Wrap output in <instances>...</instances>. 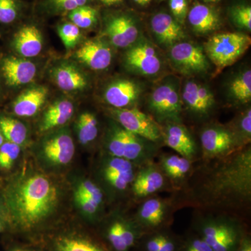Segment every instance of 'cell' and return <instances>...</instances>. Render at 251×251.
Returning a JSON list of instances; mask_svg holds the SVG:
<instances>
[{"label": "cell", "instance_id": "obj_1", "mask_svg": "<svg viewBox=\"0 0 251 251\" xmlns=\"http://www.w3.org/2000/svg\"><path fill=\"white\" fill-rule=\"evenodd\" d=\"M59 198L58 188L45 175L32 174L18 179L7 196L11 230L36 242L45 233Z\"/></svg>", "mask_w": 251, "mask_h": 251}, {"label": "cell", "instance_id": "obj_2", "mask_svg": "<svg viewBox=\"0 0 251 251\" xmlns=\"http://www.w3.org/2000/svg\"><path fill=\"white\" fill-rule=\"evenodd\" d=\"M218 168L203 188L204 201L220 206L250 201L251 149L231 156Z\"/></svg>", "mask_w": 251, "mask_h": 251}, {"label": "cell", "instance_id": "obj_3", "mask_svg": "<svg viewBox=\"0 0 251 251\" xmlns=\"http://www.w3.org/2000/svg\"><path fill=\"white\" fill-rule=\"evenodd\" d=\"M196 233L214 251H236L242 238L248 233L240 223L231 219H206L198 222Z\"/></svg>", "mask_w": 251, "mask_h": 251}, {"label": "cell", "instance_id": "obj_4", "mask_svg": "<svg viewBox=\"0 0 251 251\" xmlns=\"http://www.w3.org/2000/svg\"><path fill=\"white\" fill-rule=\"evenodd\" d=\"M251 37L239 32L214 34L204 44L206 57L215 65L216 74L234 64L249 50Z\"/></svg>", "mask_w": 251, "mask_h": 251}, {"label": "cell", "instance_id": "obj_5", "mask_svg": "<svg viewBox=\"0 0 251 251\" xmlns=\"http://www.w3.org/2000/svg\"><path fill=\"white\" fill-rule=\"evenodd\" d=\"M37 242L43 251H111L101 239L77 228L47 232Z\"/></svg>", "mask_w": 251, "mask_h": 251}, {"label": "cell", "instance_id": "obj_6", "mask_svg": "<svg viewBox=\"0 0 251 251\" xmlns=\"http://www.w3.org/2000/svg\"><path fill=\"white\" fill-rule=\"evenodd\" d=\"M150 143H153L127 131L122 126L115 127L109 138L108 148L112 156L130 162H144L153 153Z\"/></svg>", "mask_w": 251, "mask_h": 251}, {"label": "cell", "instance_id": "obj_7", "mask_svg": "<svg viewBox=\"0 0 251 251\" xmlns=\"http://www.w3.org/2000/svg\"><path fill=\"white\" fill-rule=\"evenodd\" d=\"M149 106L159 121H178L181 100L176 82L168 81L157 86L150 96Z\"/></svg>", "mask_w": 251, "mask_h": 251}, {"label": "cell", "instance_id": "obj_8", "mask_svg": "<svg viewBox=\"0 0 251 251\" xmlns=\"http://www.w3.org/2000/svg\"><path fill=\"white\" fill-rule=\"evenodd\" d=\"M115 117L122 128L151 143L162 138V132L154 120L136 108L116 109Z\"/></svg>", "mask_w": 251, "mask_h": 251}, {"label": "cell", "instance_id": "obj_9", "mask_svg": "<svg viewBox=\"0 0 251 251\" xmlns=\"http://www.w3.org/2000/svg\"><path fill=\"white\" fill-rule=\"evenodd\" d=\"M144 234L137 223L115 220L104 228L100 239L111 251H130Z\"/></svg>", "mask_w": 251, "mask_h": 251}, {"label": "cell", "instance_id": "obj_10", "mask_svg": "<svg viewBox=\"0 0 251 251\" xmlns=\"http://www.w3.org/2000/svg\"><path fill=\"white\" fill-rule=\"evenodd\" d=\"M169 55L175 68L186 75L204 74L210 67L202 49L191 43L175 44L171 47Z\"/></svg>", "mask_w": 251, "mask_h": 251}, {"label": "cell", "instance_id": "obj_11", "mask_svg": "<svg viewBox=\"0 0 251 251\" xmlns=\"http://www.w3.org/2000/svg\"><path fill=\"white\" fill-rule=\"evenodd\" d=\"M201 144L206 156H227L242 145L233 130L222 126L206 128L201 133Z\"/></svg>", "mask_w": 251, "mask_h": 251}, {"label": "cell", "instance_id": "obj_12", "mask_svg": "<svg viewBox=\"0 0 251 251\" xmlns=\"http://www.w3.org/2000/svg\"><path fill=\"white\" fill-rule=\"evenodd\" d=\"M125 62L137 74L147 76L156 75L162 67L161 60L156 49L145 41H140L127 51Z\"/></svg>", "mask_w": 251, "mask_h": 251}, {"label": "cell", "instance_id": "obj_13", "mask_svg": "<svg viewBox=\"0 0 251 251\" xmlns=\"http://www.w3.org/2000/svg\"><path fill=\"white\" fill-rule=\"evenodd\" d=\"M182 99L188 110L198 116L208 115L215 105V99L211 91L206 86L193 80L185 84Z\"/></svg>", "mask_w": 251, "mask_h": 251}, {"label": "cell", "instance_id": "obj_14", "mask_svg": "<svg viewBox=\"0 0 251 251\" xmlns=\"http://www.w3.org/2000/svg\"><path fill=\"white\" fill-rule=\"evenodd\" d=\"M142 87L133 80H119L107 87L104 94L105 101L117 109L128 108L139 100Z\"/></svg>", "mask_w": 251, "mask_h": 251}, {"label": "cell", "instance_id": "obj_15", "mask_svg": "<svg viewBox=\"0 0 251 251\" xmlns=\"http://www.w3.org/2000/svg\"><path fill=\"white\" fill-rule=\"evenodd\" d=\"M151 27L158 42L167 47H172L185 38L180 23L166 13H158L153 16Z\"/></svg>", "mask_w": 251, "mask_h": 251}, {"label": "cell", "instance_id": "obj_16", "mask_svg": "<svg viewBox=\"0 0 251 251\" xmlns=\"http://www.w3.org/2000/svg\"><path fill=\"white\" fill-rule=\"evenodd\" d=\"M105 33L114 46L126 48L137 40L139 30L131 18L119 16L109 21Z\"/></svg>", "mask_w": 251, "mask_h": 251}, {"label": "cell", "instance_id": "obj_17", "mask_svg": "<svg viewBox=\"0 0 251 251\" xmlns=\"http://www.w3.org/2000/svg\"><path fill=\"white\" fill-rule=\"evenodd\" d=\"M165 213L166 206L161 201L156 198L148 200L140 207L137 224L145 234L165 229Z\"/></svg>", "mask_w": 251, "mask_h": 251}, {"label": "cell", "instance_id": "obj_18", "mask_svg": "<svg viewBox=\"0 0 251 251\" xmlns=\"http://www.w3.org/2000/svg\"><path fill=\"white\" fill-rule=\"evenodd\" d=\"M76 57L87 67L96 71L107 69L112 62L111 50L99 41L85 42L77 51Z\"/></svg>", "mask_w": 251, "mask_h": 251}, {"label": "cell", "instance_id": "obj_19", "mask_svg": "<svg viewBox=\"0 0 251 251\" xmlns=\"http://www.w3.org/2000/svg\"><path fill=\"white\" fill-rule=\"evenodd\" d=\"M3 75L8 85L20 86L29 83L36 76L35 64L27 59L9 57L3 61Z\"/></svg>", "mask_w": 251, "mask_h": 251}, {"label": "cell", "instance_id": "obj_20", "mask_svg": "<svg viewBox=\"0 0 251 251\" xmlns=\"http://www.w3.org/2000/svg\"><path fill=\"white\" fill-rule=\"evenodd\" d=\"M103 173L109 184L118 191L126 189L135 178L131 162L117 157L113 156L109 160L104 168Z\"/></svg>", "mask_w": 251, "mask_h": 251}, {"label": "cell", "instance_id": "obj_21", "mask_svg": "<svg viewBox=\"0 0 251 251\" xmlns=\"http://www.w3.org/2000/svg\"><path fill=\"white\" fill-rule=\"evenodd\" d=\"M44 153L53 164H68L75 153V145L72 137L65 133L54 135L44 145Z\"/></svg>", "mask_w": 251, "mask_h": 251}, {"label": "cell", "instance_id": "obj_22", "mask_svg": "<svg viewBox=\"0 0 251 251\" xmlns=\"http://www.w3.org/2000/svg\"><path fill=\"white\" fill-rule=\"evenodd\" d=\"M165 140L168 147L180 156L191 160L196 151V143L184 126L171 123L166 127Z\"/></svg>", "mask_w": 251, "mask_h": 251}, {"label": "cell", "instance_id": "obj_23", "mask_svg": "<svg viewBox=\"0 0 251 251\" xmlns=\"http://www.w3.org/2000/svg\"><path fill=\"white\" fill-rule=\"evenodd\" d=\"M188 22L197 34H206L219 29L221 19L214 9L206 5L198 4L190 10Z\"/></svg>", "mask_w": 251, "mask_h": 251}, {"label": "cell", "instance_id": "obj_24", "mask_svg": "<svg viewBox=\"0 0 251 251\" xmlns=\"http://www.w3.org/2000/svg\"><path fill=\"white\" fill-rule=\"evenodd\" d=\"M132 183L135 196L144 198L159 191L164 186L165 180L161 172L150 166L142 169Z\"/></svg>", "mask_w": 251, "mask_h": 251}, {"label": "cell", "instance_id": "obj_25", "mask_svg": "<svg viewBox=\"0 0 251 251\" xmlns=\"http://www.w3.org/2000/svg\"><path fill=\"white\" fill-rule=\"evenodd\" d=\"M14 47L25 57H34L42 50V36L35 26H25L18 31L14 39Z\"/></svg>", "mask_w": 251, "mask_h": 251}, {"label": "cell", "instance_id": "obj_26", "mask_svg": "<svg viewBox=\"0 0 251 251\" xmlns=\"http://www.w3.org/2000/svg\"><path fill=\"white\" fill-rule=\"evenodd\" d=\"M47 95L48 90L46 87H34L26 91L15 101L14 113L19 117L33 116L44 105Z\"/></svg>", "mask_w": 251, "mask_h": 251}, {"label": "cell", "instance_id": "obj_27", "mask_svg": "<svg viewBox=\"0 0 251 251\" xmlns=\"http://www.w3.org/2000/svg\"><path fill=\"white\" fill-rule=\"evenodd\" d=\"M74 105L67 100L56 102L46 112L41 125V130H49L65 125L73 116Z\"/></svg>", "mask_w": 251, "mask_h": 251}, {"label": "cell", "instance_id": "obj_28", "mask_svg": "<svg viewBox=\"0 0 251 251\" xmlns=\"http://www.w3.org/2000/svg\"><path fill=\"white\" fill-rule=\"evenodd\" d=\"M54 77L59 88L67 92L82 90L87 85L83 74L71 66L59 67L56 71Z\"/></svg>", "mask_w": 251, "mask_h": 251}, {"label": "cell", "instance_id": "obj_29", "mask_svg": "<svg viewBox=\"0 0 251 251\" xmlns=\"http://www.w3.org/2000/svg\"><path fill=\"white\" fill-rule=\"evenodd\" d=\"M230 98L237 103H249L251 99V72L244 71L231 81L228 87Z\"/></svg>", "mask_w": 251, "mask_h": 251}, {"label": "cell", "instance_id": "obj_30", "mask_svg": "<svg viewBox=\"0 0 251 251\" xmlns=\"http://www.w3.org/2000/svg\"><path fill=\"white\" fill-rule=\"evenodd\" d=\"M161 166L163 171L173 179L184 178L191 168V161L178 155H168L163 157Z\"/></svg>", "mask_w": 251, "mask_h": 251}, {"label": "cell", "instance_id": "obj_31", "mask_svg": "<svg viewBox=\"0 0 251 251\" xmlns=\"http://www.w3.org/2000/svg\"><path fill=\"white\" fill-rule=\"evenodd\" d=\"M0 131L11 143L22 145L27 138V128L21 122L9 117L0 119Z\"/></svg>", "mask_w": 251, "mask_h": 251}, {"label": "cell", "instance_id": "obj_32", "mask_svg": "<svg viewBox=\"0 0 251 251\" xmlns=\"http://www.w3.org/2000/svg\"><path fill=\"white\" fill-rule=\"evenodd\" d=\"M98 121L93 114L82 113L77 121V134L82 145H87L96 139L98 135Z\"/></svg>", "mask_w": 251, "mask_h": 251}, {"label": "cell", "instance_id": "obj_33", "mask_svg": "<svg viewBox=\"0 0 251 251\" xmlns=\"http://www.w3.org/2000/svg\"><path fill=\"white\" fill-rule=\"evenodd\" d=\"M69 18L73 24L77 27L87 29L92 27L97 23V10L90 6H81L71 11Z\"/></svg>", "mask_w": 251, "mask_h": 251}, {"label": "cell", "instance_id": "obj_34", "mask_svg": "<svg viewBox=\"0 0 251 251\" xmlns=\"http://www.w3.org/2000/svg\"><path fill=\"white\" fill-rule=\"evenodd\" d=\"M20 153V145L9 141L3 143L0 146V168L10 169L19 156Z\"/></svg>", "mask_w": 251, "mask_h": 251}, {"label": "cell", "instance_id": "obj_35", "mask_svg": "<svg viewBox=\"0 0 251 251\" xmlns=\"http://www.w3.org/2000/svg\"><path fill=\"white\" fill-rule=\"evenodd\" d=\"M232 21L238 27L251 30V8L248 5H237L230 10Z\"/></svg>", "mask_w": 251, "mask_h": 251}, {"label": "cell", "instance_id": "obj_36", "mask_svg": "<svg viewBox=\"0 0 251 251\" xmlns=\"http://www.w3.org/2000/svg\"><path fill=\"white\" fill-rule=\"evenodd\" d=\"M59 35L67 49L76 45L80 36V28L73 23H66L59 28Z\"/></svg>", "mask_w": 251, "mask_h": 251}, {"label": "cell", "instance_id": "obj_37", "mask_svg": "<svg viewBox=\"0 0 251 251\" xmlns=\"http://www.w3.org/2000/svg\"><path fill=\"white\" fill-rule=\"evenodd\" d=\"M179 251H214L198 234L195 233L183 239Z\"/></svg>", "mask_w": 251, "mask_h": 251}, {"label": "cell", "instance_id": "obj_38", "mask_svg": "<svg viewBox=\"0 0 251 251\" xmlns=\"http://www.w3.org/2000/svg\"><path fill=\"white\" fill-rule=\"evenodd\" d=\"M76 191L82 193L86 197L90 198L94 202L97 203L99 205L103 202V194L101 190L92 181H89V180L82 181L79 185Z\"/></svg>", "mask_w": 251, "mask_h": 251}, {"label": "cell", "instance_id": "obj_39", "mask_svg": "<svg viewBox=\"0 0 251 251\" xmlns=\"http://www.w3.org/2000/svg\"><path fill=\"white\" fill-rule=\"evenodd\" d=\"M237 133H236L241 143L250 141L251 135V111L249 109L239 119L237 124Z\"/></svg>", "mask_w": 251, "mask_h": 251}, {"label": "cell", "instance_id": "obj_40", "mask_svg": "<svg viewBox=\"0 0 251 251\" xmlns=\"http://www.w3.org/2000/svg\"><path fill=\"white\" fill-rule=\"evenodd\" d=\"M17 10L15 0H0V22L12 23L17 16Z\"/></svg>", "mask_w": 251, "mask_h": 251}, {"label": "cell", "instance_id": "obj_41", "mask_svg": "<svg viewBox=\"0 0 251 251\" xmlns=\"http://www.w3.org/2000/svg\"><path fill=\"white\" fill-rule=\"evenodd\" d=\"M170 8L172 14L179 23L184 22L188 14V4L186 0H170Z\"/></svg>", "mask_w": 251, "mask_h": 251}, {"label": "cell", "instance_id": "obj_42", "mask_svg": "<svg viewBox=\"0 0 251 251\" xmlns=\"http://www.w3.org/2000/svg\"><path fill=\"white\" fill-rule=\"evenodd\" d=\"M75 198L77 204L80 206L81 209L88 216H93L95 214L100 206L92 199L86 197L78 191L75 192Z\"/></svg>", "mask_w": 251, "mask_h": 251}, {"label": "cell", "instance_id": "obj_43", "mask_svg": "<svg viewBox=\"0 0 251 251\" xmlns=\"http://www.w3.org/2000/svg\"><path fill=\"white\" fill-rule=\"evenodd\" d=\"M52 1L58 9L72 11L77 8L85 6L88 0H52Z\"/></svg>", "mask_w": 251, "mask_h": 251}, {"label": "cell", "instance_id": "obj_44", "mask_svg": "<svg viewBox=\"0 0 251 251\" xmlns=\"http://www.w3.org/2000/svg\"><path fill=\"white\" fill-rule=\"evenodd\" d=\"M8 251H43L42 249L30 244H15L11 245Z\"/></svg>", "mask_w": 251, "mask_h": 251}, {"label": "cell", "instance_id": "obj_45", "mask_svg": "<svg viewBox=\"0 0 251 251\" xmlns=\"http://www.w3.org/2000/svg\"><path fill=\"white\" fill-rule=\"evenodd\" d=\"M236 251H251V238L249 233L242 238Z\"/></svg>", "mask_w": 251, "mask_h": 251}, {"label": "cell", "instance_id": "obj_46", "mask_svg": "<svg viewBox=\"0 0 251 251\" xmlns=\"http://www.w3.org/2000/svg\"><path fill=\"white\" fill-rule=\"evenodd\" d=\"M100 1H101L103 4L110 6L121 4L122 1H123V0H100Z\"/></svg>", "mask_w": 251, "mask_h": 251}, {"label": "cell", "instance_id": "obj_47", "mask_svg": "<svg viewBox=\"0 0 251 251\" xmlns=\"http://www.w3.org/2000/svg\"><path fill=\"white\" fill-rule=\"evenodd\" d=\"M151 0H134L137 4L140 5L141 6H145L151 2Z\"/></svg>", "mask_w": 251, "mask_h": 251}, {"label": "cell", "instance_id": "obj_48", "mask_svg": "<svg viewBox=\"0 0 251 251\" xmlns=\"http://www.w3.org/2000/svg\"><path fill=\"white\" fill-rule=\"evenodd\" d=\"M6 228V222L1 219V218H0V233H1V232H4L5 229Z\"/></svg>", "mask_w": 251, "mask_h": 251}, {"label": "cell", "instance_id": "obj_49", "mask_svg": "<svg viewBox=\"0 0 251 251\" xmlns=\"http://www.w3.org/2000/svg\"><path fill=\"white\" fill-rule=\"evenodd\" d=\"M4 143V137L1 134V131H0V146Z\"/></svg>", "mask_w": 251, "mask_h": 251}, {"label": "cell", "instance_id": "obj_50", "mask_svg": "<svg viewBox=\"0 0 251 251\" xmlns=\"http://www.w3.org/2000/svg\"><path fill=\"white\" fill-rule=\"evenodd\" d=\"M204 1H206V2H217L220 0H204Z\"/></svg>", "mask_w": 251, "mask_h": 251}, {"label": "cell", "instance_id": "obj_51", "mask_svg": "<svg viewBox=\"0 0 251 251\" xmlns=\"http://www.w3.org/2000/svg\"><path fill=\"white\" fill-rule=\"evenodd\" d=\"M0 209H1V204H0Z\"/></svg>", "mask_w": 251, "mask_h": 251}]
</instances>
